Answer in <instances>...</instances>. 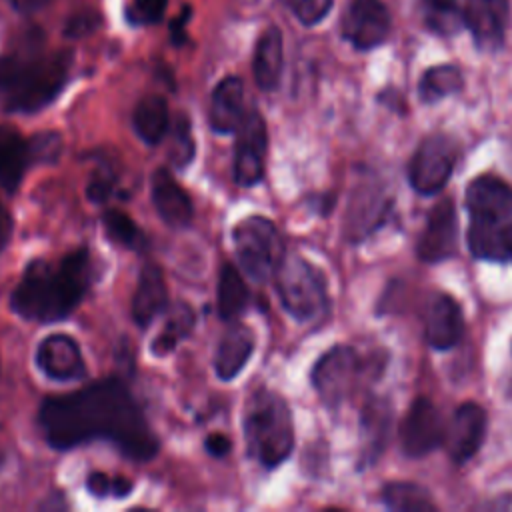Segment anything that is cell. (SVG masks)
<instances>
[{
  "mask_svg": "<svg viewBox=\"0 0 512 512\" xmlns=\"http://www.w3.org/2000/svg\"><path fill=\"white\" fill-rule=\"evenodd\" d=\"M38 422L46 442L56 450L108 440L136 462H148L158 452L156 434L120 378H104L80 390L46 398Z\"/></svg>",
  "mask_w": 512,
  "mask_h": 512,
  "instance_id": "cell-1",
  "label": "cell"
},
{
  "mask_svg": "<svg viewBox=\"0 0 512 512\" xmlns=\"http://www.w3.org/2000/svg\"><path fill=\"white\" fill-rule=\"evenodd\" d=\"M94 278L90 252L78 248L60 260H32L10 294V308L24 320L58 322L72 314Z\"/></svg>",
  "mask_w": 512,
  "mask_h": 512,
  "instance_id": "cell-2",
  "label": "cell"
},
{
  "mask_svg": "<svg viewBox=\"0 0 512 512\" xmlns=\"http://www.w3.org/2000/svg\"><path fill=\"white\" fill-rule=\"evenodd\" d=\"M70 50L46 52L38 34L0 56V98L10 112L32 114L48 106L66 86Z\"/></svg>",
  "mask_w": 512,
  "mask_h": 512,
  "instance_id": "cell-3",
  "label": "cell"
},
{
  "mask_svg": "<svg viewBox=\"0 0 512 512\" xmlns=\"http://www.w3.org/2000/svg\"><path fill=\"white\" fill-rule=\"evenodd\" d=\"M470 214L468 248L474 258L504 262L512 244V186L498 176L482 174L466 186Z\"/></svg>",
  "mask_w": 512,
  "mask_h": 512,
  "instance_id": "cell-4",
  "label": "cell"
},
{
  "mask_svg": "<svg viewBox=\"0 0 512 512\" xmlns=\"http://www.w3.org/2000/svg\"><path fill=\"white\" fill-rule=\"evenodd\" d=\"M242 428L248 454L264 468L280 466L294 448V422L286 400L270 390H254L244 404Z\"/></svg>",
  "mask_w": 512,
  "mask_h": 512,
  "instance_id": "cell-5",
  "label": "cell"
},
{
  "mask_svg": "<svg viewBox=\"0 0 512 512\" xmlns=\"http://www.w3.org/2000/svg\"><path fill=\"white\" fill-rule=\"evenodd\" d=\"M274 276L278 298L292 318L310 322L326 312V278L314 264L302 256H284Z\"/></svg>",
  "mask_w": 512,
  "mask_h": 512,
  "instance_id": "cell-6",
  "label": "cell"
},
{
  "mask_svg": "<svg viewBox=\"0 0 512 512\" xmlns=\"http://www.w3.org/2000/svg\"><path fill=\"white\" fill-rule=\"evenodd\" d=\"M234 254L242 270L256 282L268 280L284 258V244L272 220L248 216L232 230Z\"/></svg>",
  "mask_w": 512,
  "mask_h": 512,
  "instance_id": "cell-7",
  "label": "cell"
},
{
  "mask_svg": "<svg viewBox=\"0 0 512 512\" xmlns=\"http://www.w3.org/2000/svg\"><path fill=\"white\" fill-rule=\"evenodd\" d=\"M366 368V362L352 346L340 344L332 346L318 358L310 380L320 400L328 408H336L356 390V384L360 382Z\"/></svg>",
  "mask_w": 512,
  "mask_h": 512,
  "instance_id": "cell-8",
  "label": "cell"
},
{
  "mask_svg": "<svg viewBox=\"0 0 512 512\" xmlns=\"http://www.w3.org/2000/svg\"><path fill=\"white\" fill-rule=\"evenodd\" d=\"M456 160H458V146L450 136L446 134L426 136L418 144L408 166L410 186L422 196L440 192L450 180Z\"/></svg>",
  "mask_w": 512,
  "mask_h": 512,
  "instance_id": "cell-9",
  "label": "cell"
},
{
  "mask_svg": "<svg viewBox=\"0 0 512 512\" xmlns=\"http://www.w3.org/2000/svg\"><path fill=\"white\" fill-rule=\"evenodd\" d=\"M446 424L440 410L426 396L412 400L402 424H400V446L410 458H420L436 450L444 442Z\"/></svg>",
  "mask_w": 512,
  "mask_h": 512,
  "instance_id": "cell-10",
  "label": "cell"
},
{
  "mask_svg": "<svg viewBox=\"0 0 512 512\" xmlns=\"http://www.w3.org/2000/svg\"><path fill=\"white\" fill-rule=\"evenodd\" d=\"M266 124L256 108L246 110L240 126L236 128L234 148V180L240 186H254L264 176L266 158Z\"/></svg>",
  "mask_w": 512,
  "mask_h": 512,
  "instance_id": "cell-11",
  "label": "cell"
},
{
  "mask_svg": "<svg viewBox=\"0 0 512 512\" xmlns=\"http://www.w3.org/2000/svg\"><path fill=\"white\" fill-rule=\"evenodd\" d=\"M458 248V214L452 198H442L430 210L424 230L416 242V256L422 262L436 264L448 260Z\"/></svg>",
  "mask_w": 512,
  "mask_h": 512,
  "instance_id": "cell-12",
  "label": "cell"
},
{
  "mask_svg": "<svg viewBox=\"0 0 512 512\" xmlns=\"http://www.w3.org/2000/svg\"><path fill=\"white\" fill-rule=\"evenodd\" d=\"M390 28V12L380 0H352L342 14V36L358 50L386 42Z\"/></svg>",
  "mask_w": 512,
  "mask_h": 512,
  "instance_id": "cell-13",
  "label": "cell"
},
{
  "mask_svg": "<svg viewBox=\"0 0 512 512\" xmlns=\"http://www.w3.org/2000/svg\"><path fill=\"white\" fill-rule=\"evenodd\" d=\"M388 210L390 204L382 192V186L372 176L362 178L356 184L346 210V238L350 242L364 240L378 226H382Z\"/></svg>",
  "mask_w": 512,
  "mask_h": 512,
  "instance_id": "cell-14",
  "label": "cell"
},
{
  "mask_svg": "<svg viewBox=\"0 0 512 512\" xmlns=\"http://www.w3.org/2000/svg\"><path fill=\"white\" fill-rule=\"evenodd\" d=\"M464 26L484 52L502 48L510 22L508 0H464Z\"/></svg>",
  "mask_w": 512,
  "mask_h": 512,
  "instance_id": "cell-15",
  "label": "cell"
},
{
  "mask_svg": "<svg viewBox=\"0 0 512 512\" xmlns=\"http://www.w3.org/2000/svg\"><path fill=\"white\" fill-rule=\"evenodd\" d=\"M486 436V412L474 402L456 408L450 424H446L444 446L456 464L470 460L482 446Z\"/></svg>",
  "mask_w": 512,
  "mask_h": 512,
  "instance_id": "cell-16",
  "label": "cell"
},
{
  "mask_svg": "<svg viewBox=\"0 0 512 512\" xmlns=\"http://www.w3.org/2000/svg\"><path fill=\"white\" fill-rule=\"evenodd\" d=\"M38 368L56 382H74L86 376V362L78 342L68 334L46 336L36 350Z\"/></svg>",
  "mask_w": 512,
  "mask_h": 512,
  "instance_id": "cell-17",
  "label": "cell"
},
{
  "mask_svg": "<svg viewBox=\"0 0 512 512\" xmlns=\"http://www.w3.org/2000/svg\"><path fill=\"white\" fill-rule=\"evenodd\" d=\"M426 340L434 350H450L464 332V316L458 302L446 292H434L424 312Z\"/></svg>",
  "mask_w": 512,
  "mask_h": 512,
  "instance_id": "cell-18",
  "label": "cell"
},
{
  "mask_svg": "<svg viewBox=\"0 0 512 512\" xmlns=\"http://www.w3.org/2000/svg\"><path fill=\"white\" fill-rule=\"evenodd\" d=\"M154 208L170 228H186L192 222L194 208L188 192L174 180L166 168H158L150 182Z\"/></svg>",
  "mask_w": 512,
  "mask_h": 512,
  "instance_id": "cell-19",
  "label": "cell"
},
{
  "mask_svg": "<svg viewBox=\"0 0 512 512\" xmlns=\"http://www.w3.org/2000/svg\"><path fill=\"white\" fill-rule=\"evenodd\" d=\"M34 164L30 138L12 126H0V186L6 192H16L26 170Z\"/></svg>",
  "mask_w": 512,
  "mask_h": 512,
  "instance_id": "cell-20",
  "label": "cell"
},
{
  "mask_svg": "<svg viewBox=\"0 0 512 512\" xmlns=\"http://www.w3.org/2000/svg\"><path fill=\"white\" fill-rule=\"evenodd\" d=\"M168 306V288L162 270L148 262L142 266L132 298V320L146 328Z\"/></svg>",
  "mask_w": 512,
  "mask_h": 512,
  "instance_id": "cell-21",
  "label": "cell"
},
{
  "mask_svg": "<svg viewBox=\"0 0 512 512\" xmlns=\"http://www.w3.org/2000/svg\"><path fill=\"white\" fill-rule=\"evenodd\" d=\"M254 350V332L232 320V324L226 328L222 334L218 346H216V356H214V370L220 380H232L236 378L246 362L250 360Z\"/></svg>",
  "mask_w": 512,
  "mask_h": 512,
  "instance_id": "cell-22",
  "label": "cell"
},
{
  "mask_svg": "<svg viewBox=\"0 0 512 512\" xmlns=\"http://www.w3.org/2000/svg\"><path fill=\"white\" fill-rule=\"evenodd\" d=\"M246 114L244 84L238 76H226L212 92L210 100V126L218 134H232Z\"/></svg>",
  "mask_w": 512,
  "mask_h": 512,
  "instance_id": "cell-23",
  "label": "cell"
},
{
  "mask_svg": "<svg viewBox=\"0 0 512 512\" xmlns=\"http://www.w3.org/2000/svg\"><path fill=\"white\" fill-rule=\"evenodd\" d=\"M390 420H392V412H390V406H388L386 400L370 398L364 404V410H362V458H360V466H370L382 454V450H384V446L388 442Z\"/></svg>",
  "mask_w": 512,
  "mask_h": 512,
  "instance_id": "cell-24",
  "label": "cell"
},
{
  "mask_svg": "<svg viewBox=\"0 0 512 512\" xmlns=\"http://www.w3.org/2000/svg\"><path fill=\"white\" fill-rule=\"evenodd\" d=\"M252 72L258 88L270 92L278 86L282 74V34L276 26H268L260 34L252 58Z\"/></svg>",
  "mask_w": 512,
  "mask_h": 512,
  "instance_id": "cell-25",
  "label": "cell"
},
{
  "mask_svg": "<svg viewBox=\"0 0 512 512\" xmlns=\"http://www.w3.org/2000/svg\"><path fill=\"white\" fill-rule=\"evenodd\" d=\"M170 128L168 104L162 96H144L134 108V130L150 146L164 140Z\"/></svg>",
  "mask_w": 512,
  "mask_h": 512,
  "instance_id": "cell-26",
  "label": "cell"
},
{
  "mask_svg": "<svg viewBox=\"0 0 512 512\" xmlns=\"http://www.w3.org/2000/svg\"><path fill=\"white\" fill-rule=\"evenodd\" d=\"M216 306L218 314L224 320H236L248 306V286L242 274L232 266L224 264L218 274V288H216Z\"/></svg>",
  "mask_w": 512,
  "mask_h": 512,
  "instance_id": "cell-27",
  "label": "cell"
},
{
  "mask_svg": "<svg viewBox=\"0 0 512 512\" xmlns=\"http://www.w3.org/2000/svg\"><path fill=\"white\" fill-rule=\"evenodd\" d=\"M382 502L394 512H432V494L416 482H390L382 490Z\"/></svg>",
  "mask_w": 512,
  "mask_h": 512,
  "instance_id": "cell-28",
  "label": "cell"
},
{
  "mask_svg": "<svg viewBox=\"0 0 512 512\" xmlns=\"http://www.w3.org/2000/svg\"><path fill=\"white\" fill-rule=\"evenodd\" d=\"M426 28L438 36H454L464 26V12L458 0H418Z\"/></svg>",
  "mask_w": 512,
  "mask_h": 512,
  "instance_id": "cell-29",
  "label": "cell"
},
{
  "mask_svg": "<svg viewBox=\"0 0 512 512\" xmlns=\"http://www.w3.org/2000/svg\"><path fill=\"white\" fill-rule=\"evenodd\" d=\"M464 78L462 72L452 64H440L428 68L418 84V96L426 104H434L450 94H456L462 90Z\"/></svg>",
  "mask_w": 512,
  "mask_h": 512,
  "instance_id": "cell-30",
  "label": "cell"
},
{
  "mask_svg": "<svg viewBox=\"0 0 512 512\" xmlns=\"http://www.w3.org/2000/svg\"><path fill=\"white\" fill-rule=\"evenodd\" d=\"M192 328H194V312H192V308L188 304H176L168 312V318H166L164 326L160 328L158 336L154 338V342L150 344V350L156 356L170 354L182 340L188 338Z\"/></svg>",
  "mask_w": 512,
  "mask_h": 512,
  "instance_id": "cell-31",
  "label": "cell"
},
{
  "mask_svg": "<svg viewBox=\"0 0 512 512\" xmlns=\"http://www.w3.org/2000/svg\"><path fill=\"white\" fill-rule=\"evenodd\" d=\"M102 226L106 236L124 248L142 250L148 246V240L138 224L122 210H106L102 216Z\"/></svg>",
  "mask_w": 512,
  "mask_h": 512,
  "instance_id": "cell-32",
  "label": "cell"
},
{
  "mask_svg": "<svg viewBox=\"0 0 512 512\" xmlns=\"http://www.w3.org/2000/svg\"><path fill=\"white\" fill-rule=\"evenodd\" d=\"M194 152H196V146H194L190 122L184 114H180L170 138V152H168L170 160L176 168H184L194 158Z\"/></svg>",
  "mask_w": 512,
  "mask_h": 512,
  "instance_id": "cell-33",
  "label": "cell"
},
{
  "mask_svg": "<svg viewBox=\"0 0 512 512\" xmlns=\"http://www.w3.org/2000/svg\"><path fill=\"white\" fill-rule=\"evenodd\" d=\"M86 488L90 490V494H94L98 498H108V496L126 498L132 492L134 484L128 478H122V476L112 478L104 472H92L86 478Z\"/></svg>",
  "mask_w": 512,
  "mask_h": 512,
  "instance_id": "cell-34",
  "label": "cell"
},
{
  "mask_svg": "<svg viewBox=\"0 0 512 512\" xmlns=\"http://www.w3.org/2000/svg\"><path fill=\"white\" fill-rule=\"evenodd\" d=\"M168 0H130L126 16L132 24H156L162 20Z\"/></svg>",
  "mask_w": 512,
  "mask_h": 512,
  "instance_id": "cell-35",
  "label": "cell"
},
{
  "mask_svg": "<svg viewBox=\"0 0 512 512\" xmlns=\"http://www.w3.org/2000/svg\"><path fill=\"white\" fill-rule=\"evenodd\" d=\"M32 142V152L36 164L40 162H56L62 150V140L56 132H42L30 138Z\"/></svg>",
  "mask_w": 512,
  "mask_h": 512,
  "instance_id": "cell-36",
  "label": "cell"
},
{
  "mask_svg": "<svg viewBox=\"0 0 512 512\" xmlns=\"http://www.w3.org/2000/svg\"><path fill=\"white\" fill-rule=\"evenodd\" d=\"M296 18L306 24H318L332 8V0H290Z\"/></svg>",
  "mask_w": 512,
  "mask_h": 512,
  "instance_id": "cell-37",
  "label": "cell"
},
{
  "mask_svg": "<svg viewBox=\"0 0 512 512\" xmlns=\"http://www.w3.org/2000/svg\"><path fill=\"white\" fill-rule=\"evenodd\" d=\"M100 22H102L100 14H98L96 10L86 8V10L76 12L72 18H68L66 28H64V34H66L68 38H82V36H86V34H92V32L100 26Z\"/></svg>",
  "mask_w": 512,
  "mask_h": 512,
  "instance_id": "cell-38",
  "label": "cell"
},
{
  "mask_svg": "<svg viewBox=\"0 0 512 512\" xmlns=\"http://www.w3.org/2000/svg\"><path fill=\"white\" fill-rule=\"evenodd\" d=\"M12 230H14L12 214H10V210L4 206V202L0 200V252L10 244Z\"/></svg>",
  "mask_w": 512,
  "mask_h": 512,
  "instance_id": "cell-39",
  "label": "cell"
},
{
  "mask_svg": "<svg viewBox=\"0 0 512 512\" xmlns=\"http://www.w3.org/2000/svg\"><path fill=\"white\" fill-rule=\"evenodd\" d=\"M204 448L212 454V456H226L232 448L230 440L224 436V434H210L206 440H204Z\"/></svg>",
  "mask_w": 512,
  "mask_h": 512,
  "instance_id": "cell-40",
  "label": "cell"
},
{
  "mask_svg": "<svg viewBox=\"0 0 512 512\" xmlns=\"http://www.w3.org/2000/svg\"><path fill=\"white\" fill-rule=\"evenodd\" d=\"M14 10L20 14H34L38 10H42L50 0H10Z\"/></svg>",
  "mask_w": 512,
  "mask_h": 512,
  "instance_id": "cell-41",
  "label": "cell"
},
{
  "mask_svg": "<svg viewBox=\"0 0 512 512\" xmlns=\"http://www.w3.org/2000/svg\"><path fill=\"white\" fill-rule=\"evenodd\" d=\"M188 16H190V10L186 6V10H182L180 18L174 20V24H172V40H174V44H182L184 42V26L188 22Z\"/></svg>",
  "mask_w": 512,
  "mask_h": 512,
  "instance_id": "cell-42",
  "label": "cell"
},
{
  "mask_svg": "<svg viewBox=\"0 0 512 512\" xmlns=\"http://www.w3.org/2000/svg\"><path fill=\"white\" fill-rule=\"evenodd\" d=\"M510 258H512V244H510Z\"/></svg>",
  "mask_w": 512,
  "mask_h": 512,
  "instance_id": "cell-43",
  "label": "cell"
}]
</instances>
